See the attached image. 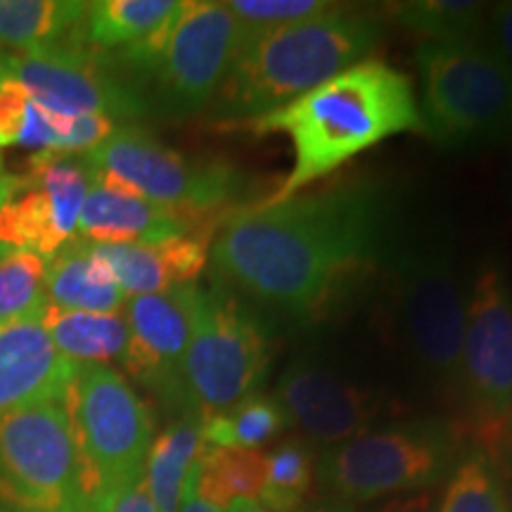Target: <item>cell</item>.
Instances as JSON below:
<instances>
[{"mask_svg":"<svg viewBox=\"0 0 512 512\" xmlns=\"http://www.w3.org/2000/svg\"><path fill=\"white\" fill-rule=\"evenodd\" d=\"M41 311L0 325V415L62 399L74 377L76 363L50 342Z\"/></svg>","mask_w":512,"mask_h":512,"instance_id":"ac0fdd59","label":"cell"},{"mask_svg":"<svg viewBox=\"0 0 512 512\" xmlns=\"http://www.w3.org/2000/svg\"><path fill=\"white\" fill-rule=\"evenodd\" d=\"M3 76L22 83L38 105L67 117L102 114L117 124H133L150 112L131 81L69 41L34 53H10Z\"/></svg>","mask_w":512,"mask_h":512,"instance_id":"5bb4252c","label":"cell"},{"mask_svg":"<svg viewBox=\"0 0 512 512\" xmlns=\"http://www.w3.org/2000/svg\"><path fill=\"white\" fill-rule=\"evenodd\" d=\"M81 157L107 181L190 219L221 221L245 207L249 178L242 171L216 159H192L136 124H119L105 143Z\"/></svg>","mask_w":512,"mask_h":512,"instance_id":"ba28073f","label":"cell"},{"mask_svg":"<svg viewBox=\"0 0 512 512\" xmlns=\"http://www.w3.org/2000/svg\"><path fill=\"white\" fill-rule=\"evenodd\" d=\"M202 422L195 415H183L152 441L145 465V484L157 512H178L185 486L202 456Z\"/></svg>","mask_w":512,"mask_h":512,"instance_id":"603a6c76","label":"cell"},{"mask_svg":"<svg viewBox=\"0 0 512 512\" xmlns=\"http://www.w3.org/2000/svg\"><path fill=\"white\" fill-rule=\"evenodd\" d=\"M57 119L22 83L0 76V147H27L36 155H55Z\"/></svg>","mask_w":512,"mask_h":512,"instance_id":"83f0119b","label":"cell"},{"mask_svg":"<svg viewBox=\"0 0 512 512\" xmlns=\"http://www.w3.org/2000/svg\"><path fill=\"white\" fill-rule=\"evenodd\" d=\"M46 297L60 309L88 313H121L128 302L91 242L76 238L46 261Z\"/></svg>","mask_w":512,"mask_h":512,"instance_id":"44dd1931","label":"cell"},{"mask_svg":"<svg viewBox=\"0 0 512 512\" xmlns=\"http://www.w3.org/2000/svg\"><path fill=\"white\" fill-rule=\"evenodd\" d=\"M110 512H157L150 491H147L145 477L140 479L138 484H133L131 489H126L124 494L114 501Z\"/></svg>","mask_w":512,"mask_h":512,"instance_id":"836d02e7","label":"cell"},{"mask_svg":"<svg viewBox=\"0 0 512 512\" xmlns=\"http://www.w3.org/2000/svg\"><path fill=\"white\" fill-rule=\"evenodd\" d=\"M240 128L256 136L285 133L290 138L292 171L273 195L259 200L283 202L382 140L422 133V119L411 79L370 57Z\"/></svg>","mask_w":512,"mask_h":512,"instance_id":"7a4b0ae2","label":"cell"},{"mask_svg":"<svg viewBox=\"0 0 512 512\" xmlns=\"http://www.w3.org/2000/svg\"><path fill=\"white\" fill-rule=\"evenodd\" d=\"M0 512H98L64 396L0 415Z\"/></svg>","mask_w":512,"mask_h":512,"instance_id":"30bf717a","label":"cell"},{"mask_svg":"<svg viewBox=\"0 0 512 512\" xmlns=\"http://www.w3.org/2000/svg\"><path fill=\"white\" fill-rule=\"evenodd\" d=\"M226 512H283V510L268 508V505L261 501H235L233 505H228Z\"/></svg>","mask_w":512,"mask_h":512,"instance_id":"8d00e7d4","label":"cell"},{"mask_svg":"<svg viewBox=\"0 0 512 512\" xmlns=\"http://www.w3.org/2000/svg\"><path fill=\"white\" fill-rule=\"evenodd\" d=\"M380 38L382 27L373 15L344 5L287 27L245 31L226 81L211 100V114L223 128L245 126L370 60Z\"/></svg>","mask_w":512,"mask_h":512,"instance_id":"3957f363","label":"cell"},{"mask_svg":"<svg viewBox=\"0 0 512 512\" xmlns=\"http://www.w3.org/2000/svg\"><path fill=\"white\" fill-rule=\"evenodd\" d=\"M46 261L22 249L0 247V325L27 318L48 304Z\"/></svg>","mask_w":512,"mask_h":512,"instance_id":"4dcf8cb0","label":"cell"},{"mask_svg":"<svg viewBox=\"0 0 512 512\" xmlns=\"http://www.w3.org/2000/svg\"><path fill=\"white\" fill-rule=\"evenodd\" d=\"M8 62H10V53L3 46H0V76L5 74V67H8Z\"/></svg>","mask_w":512,"mask_h":512,"instance_id":"f35d334b","label":"cell"},{"mask_svg":"<svg viewBox=\"0 0 512 512\" xmlns=\"http://www.w3.org/2000/svg\"><path fill=\"white\" fill-rule=\"evenodd\" d=\"M375 512H434V498L432 494H408V496H396L392 501H387L382 508Z\"/></svg>","mask_w":512,"mask_h":512,"instance_id":"e575fe53","label":"cell"},{"mask_svg":"<svg viewBox=\"0 0 512 512\" xmlns=\"http://www.w3.org/2000/svg\"><path fill=\"white\" fill-rule=\"evenodd\" d=\"M273 358L266 318L211 275L200 285L195 328L181 366V411L207 420L264 389Z\"/></svg>","mask_w":512,"mask_h":512,"instance_id":"5b68a950","label":"cell"},{"mask_svg":"<svg viewBox=\"0 0 512 512\" xmlns=\"http://www.w3.org/2000/svg\"><path fill=\"white\" fill-rule=\"evenodd\" d=\"M482 38L512 72V3H498L489 10Z\"/></svg>","mask_w":512,"mask_h":512,"instance_id":"d6a6232c","label":"cell"},{"mask_svg":"<svg viewBox=\"0 0 512 512\" xmlns=\"http://www.w3.org/2000/svg\"><path fill=\"white\" fill-rule=\"evenodd\" d=\"M489 5L475 0H408L384 5V15L396 27L425 36V41H465L482 38Z\"/></svg>","mask_w":512,"mask_h":512,"instance_id":"4316f807","label":"cell"},{"mask_svg":"<svg viewBox=\"0 0 512 512\" xmlns=\"http://www.w3.org/2000/svg\"><path fill=\"white\" fill-rule=\"evenodd\" d=\"M178 512H226L221 508H216V505H211L204 501V498L197 496L195 486H192V477L188 486H185V494H183V503H181V510Z\"/></svg>","mask_w":512,"mask_h":512,"instance_id":"d590c367","label":"cell"},{"mask_svg":"<svg viewBox=\"0 0 512 512\" xmlns=\"http://www.w3.org/2000/svg\"><path fill=\"white\" fill-rule=\"evenodd\" d=\"M458 392L479 432L501 437L512 420V290L496 259L479 266L467 292Z\"/></svg>","mask_w":512,"mask_h":512,"instance_id":"7c38bea8","label":"cell"},{"mask_svg":"<svg viewBox=\"0 0 512 512\" xmlns=\"http://www.w3.org/2000/svg\"><path fill=\"white\" fill-rule=\"evenodd\" d=\"M86 5L76 0H0V46L34 53L67 43Z\"/></svg>","mask_w":512,"mask_h":512,"instance_id":"cb8c5ba5","label":"cell"},{"mask_svg":"<svg viewBox=\"0 0 512 512\" xmlns=\"http://www.w3.org/2000/svg\"><path fill=\"white\" fill-rule=\"evenodd\" d=\"M86 496L98 512L145 477L155 441L150 408L124 373L102 363L76 366L64 392Z\"/></svg>","mask_w":512,"mask_h":512,"instance_id":"8992f818","label":"cell"},{"mask_svg":"<svg viewBox=\"0 0 512 512\" xmlns=\"http://www.w3.org/2000/svg\"><path fill=\"white\" fill-rule=\"evenodd\" d=\"M273 394L283 403L290 425L328 448L366 432L382 413V399L373 389L361 387L313 354L287 363Z\"/></svg>","mask_w":512,"mask_h":512,"instance_id":"2e32d148","label":"cell"},{"mask_svg":"<svg viewBox=\"0 0 512 512\" xmlns=\"http://www.w3.org/2000/svg\"><path fill=\"white\" fill-rule=\"evenodd\" d=\"M313 472V453L302 439L278 441L266 453V484L259 501L275 510L299 512L311 491Z\"/></svg>","mask_w":512,"mask_h":512,"instance_id":"f1b7e54d","label":"cell"},{"mask_svg":"<svg viewBox=\"0 0 512 512\" xmlns=\"http://www.w3.org/2000/svg\"><path fill=\"white\" fill-rule=\"evenodd\" d=\"M202 422V439L207 446L219 448H254L261 451L268 441L290 427L283 403L278 396L261 389L238 406L221 415H211Z\"/></svg>","mask_w":512,"mask_h":512,"instance_id":"484cf974","label":"cell"},{"mask_svg":"<svg viewBox=\"0 0 512 512\" xmlns=\"http://www.w3.org/2000/svg\"><path fill=\"white\" fill-rule=\"evenodd\" d=\"M242 38L245 27L228 3L183 0L169 41L143 83L150 110L171 119L207 110L226 81Z\"/></svg>","mask_w":512,"mask_h":512,"instance_id":"8fae6325","label":"cell"},{"mask_svg":"<svg viewBox=\"0 0 512 512\" xmlns=\"http://www.w3.org/2000/svg\"><path fill=\"white\" fill-rule=\"evenodd\" d=\"M266 484V453L254 448H202L192 486L204 501L226 510L235 501H259Z\"/></svg>","mask_w":512,"mask_h":512,"instance_id":"d4e9b609","label":"cell"},{"mask_svg":"<svg viewBox=\"0 0 512 512\" xmlns=\"http://www.w3.org/2000/svg\"><path fill=\"white\" fill-rule=\"evenodd\" d=\"M437 512H510L494 463L484 451H472L453 467Z\"/></svg>","mask_w":512,"mask_h":512,"instance_id":"f546056e","label":"cell"},{"mask_svg":"<svg viewBox=\"0 0 512 512\" xmlns=\"http://www.w3.org/2000/svg\"><path fill=\"white\" fill-rule=\"evenodd\" d=\"M178 10L181 0H95L86 5L69 43L110 60L164 29Z\"/></svg>","mask_w":512,"mask_h":512,"instance_id":"ffe728a7","label":"cell"},{"mask_svg":"<svg viewBox=\"0 0 512 512\" xmlns=\"http://www.w3.org/2000/svg\"><path fill=\"white\" fill-rule=\"evenodd\" d=\"M0 174H3V157H0Z\"/></svg>","mask_w":512,"mask_h":512,"instance_id":"60d3db41","label":"cell"},{"mask_svg":"<svg viewBox=\"0 0 512 512\" xmlns=\"http://www.w3.org/2000/svg\"><path fill=\"white\" fill-rule=\"evenodd\" d=\"M456 434L437 420L366 430L330 446L316 467L332 501L370 503L439 484L456 463Z\"/></svg>","mask_w":512,"mask_h":512,"instance_id":"9c48e42d","label":"cell"},{"mask_svg":"<svg viewBox=\"0 0 512 512\" xmlns=\"http://www.w3.org/2000/svg\"><path fill=\"white\" fill-rule=\"evenodd\" d=\"M200 285L131 297L124 306L128 347L121 366L155 392L166 406L181 408V366L195 328Z\"/></svg>","mask_w":512,"mask_h":512,"instance_id":"9a60e30c","label":"cell"},{"mask_svg":"<svg viewBox=\"0 0 512 512\" xmlns=\"http://www.w3.org/2000/svg\"><path fill=\"white\" fill-rule=\"evenodd\" d=\"M299 512H354V508L347 503H339V501H323V503H316V505H309V508H302Z\"/></svg>","mask_w":512,"mask_h":512,"instance_id":"74e56055","label":"cell"},{"mask_svg":"<svg viewBox=\"0 0 512 512\" xmlns=\"http://www.w3.org/2000/svg\"><path fill=\"white\" fill-rule=\"evenodd\" d=\"M41 323L55 349L76 366L83 363L112 366L114 361H124L128 347L124 313L69 311L46 304L41 311Z\"/></svg>","mask_w":512,"mask_h":512,"instance_id":"7402d4cb","label":"cell"},{"mask_svg":"<svg viewBox=\"0 0 512 512\" xmlns=\"http://www.w3.org/2000/svg\"><path fill=\"white\" fill-rule=\"evenodd\" d=\"M415 67L422 133L437 145L465 150L512 128V72L484 38L420 43Z\"/></svg>","mask_w":512,"mask_h":512,"instance_id":"52a82bcc","label":"cell"},{"mask_svg":"<svg viewBox=\"0 0 512 512\" xmlns=\"http://www.w3.org/2000/svg\"><path fill=\"white\" fill-rule=\"evenodd\" d=\"M93 183L83 157L41 152L24 174H0V245L50 259L76 238Z\"/></svg>","mask_w":512,"mask_h":512,"instance_id":"4fadbf2b","label":"cell"},{"mask_svg":"<svg viewBox=\"0 0 512 512\" xmlns=\"http://www.w3.org/2000/svg\"><path fill=\"white\" fill-rule=\"evenodd\" d=\"M228 8L245 31H266L306 22L335 8L325 0H228Z\"/></svg>","mask_w":512,"mask_h":512,"instance_id":"1f68e13d","label":"cell"},{"mask_svg":"<svg viewBox=\"0 0 512 512\" xmlns=\"http://www.w3.org/2000/svg\"><path fill=\"white\" fill-rule=\"evenodd\" d=\"M401 226L396 197L366 178L245 204L216 223L211 275L266 309L316 323L366 287Z\"/></svg>","mask_w":512,"mask_h":512,"instance_id":"6da1fadb","label":"cell"},{"mask_svg":"<svg viewBox=\"0 0 512 512\" xmlns=\"http://www.w3.org/2000/svg\"><path fill=\"white\" fill-rule=\"evenodd\" d=\"M219 223V221H216ZM214 221H197L181 211L145 200L95 174L83 202L76 240L91 245H157L190 233H211Z\"/></svg>","mask_w":512,"mask_h":512,"instance_id":"e0dca14e","label":"cell"},{"mask_svg":"<svg viewBox=\"0 0 512 512\" xmlns=\"http://www.w3.org/2000/svg\"><path fill=\"white\" fill-rule=\"evenodd\" d=\"M508 508H510V512H512V475H510V486H508Z\"/></svg>","mask_w":512,"mask_h":512,"instance_id":"ab89813d","label":"cell"},{"mask_svg":"<svg viewBox=\"0 0 512 512\" xmlns=\"http://www.w3.org/2000/svg\"><path fill=\"white\" fill-rule=\"evenodd\" d=\"M211 235L214 230L157 245H93V249L112 268L114 280L131 299L195 283L209 264Z\"/></svg>","mask_w":512,"mask_h":512,"instance_id":"d6986e66","label":"cell"},{"mask_svg":"<svg viewBox=\"0 0 512 512\" xmlns=\"http://www.w3.org/2000/svg\"><path fill=\"white\" fill-rule=\"evenodd\" d=\"M382 271L406 354L420 373L458 392L467 292L451 242L439 230L401 226Z\"/></svg>","mask_w":512,"mask_h":512,"instance_id":"277c9868","label":"cell"},{"mask_svg":"<svg viewBox=\"0 0 512 512\" xmlns=\"http://www.w3.org/2000/svg\"><path fill=\"white\" fill-rule=\"evenodd\" d=\"M0 247H3V245H0Z\"/></svg>","mask_w":512,"mask_h":512,"instance_id":"b9f144b4","label":"cell"}]
</instances>
